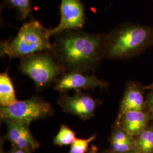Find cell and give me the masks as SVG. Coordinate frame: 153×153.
Segmentation results:
<instances>
[{"mask_svg": "<svg viewBox=\"0 0 153 153\" xmlns=\"http://www.w3.org/2000/svg\"><path fill=\"white\" fill-rule=\"evenodd\" d=\"M56 36L51 52L65 71H93L104 57L105 34L69 30Z\"/></svg>", "mask_w": 153, "mask_h": 153, "instance_id": "1", "label": "cell"}, {"mask_svg": "<svg viewBox=\"0 0 153 153\" xmlns=\"http://www.w3.org/2000/svg\"><path fill=\"white\" fill-rule=\"evenodd\" d=\"M153 45V26L124 23L105 34L104 57L125 60Z\"/></svg>", "mask_w": 153, "mask_h": 153, "instance_id": "2", "label": "cell"}, {"mask_svg": "<svg viewBox=\"0 0 153 153\" xmlns=\"http://www.w3.org/2000/svg\"><path fill=\"white\" fill-rule=\"evenodd\" d=\"M47 28L38 21L31 19L23 25L16 37L11 41L1 43V56H7L10 59H23L39 52L51 51L52 44Z\"/></svg>", "mask_w": 153, "mask_h": 153, "instance_id": "3", "label": "cell"}, {"mask_svg": "<svg viewBox=\"0 0 153 153\" xmlns=\"http://www.w3.org/2000/svg\"><path fill=\"white\" fill-rule=\"evenodd\" d=\"M19 68L30 77L38 88H43L56 80L65 72L52 55L39 52L21 59Z\"/></svg>", "mask_w": 153, "mask_h": 153, "instance_id": "4", "label": "cell"}, {"mask_svg": "<svg viewBox=\"0 0 153 153\" xmlns=\"http://www.w3.org/2000/svg\"><path fill=\"white\" fill-rule=\"evenodd\" d=\"M53 109L49 103L39 97L18 100L9 106L1 107V120L14 121L30 125L33 121L43 119L52 114Z\"/></svg>", "mask_w": 153, "mask_h": 153, "instance_id": "5", "label": "cell"}, {"mask_svg": "<svg viewBox=\"0 0 153 153\" xmlns=\"http://www.w3.org/2000/svg\"><path fill=\"white\" fill-rule=\"evenodd\" d=\"M85 9L80 0H61L60 21L53 28L47 29L51 38L69 30H80L85 23Z\"/></svg>", "mask_w": 153, "mask_h": 153, "instance_id": "6", "label": "cell"}, {"mask_svg": "<svg viewBox=\"0 0 153 153\" xmlns=\"http://www.w3.org/2000/svg\"><path fill=\"white\" fill-rule=\"evenodd\" d=\"M106 82L100 80L94 74L79 71H71L64 74L55 83V90L60 93L69 90H90L106 88Z\"/></svg>", "mask_w": 153, "mask_h": 153, "instance_id": "7", "label": "cell"}, {"mask_svg": "<svg viewBox=\"0 0 153 153\" xmlns=\"http://www.w3.org/2000/svg\"><path fill=\"white\" fill-rule=\"evenodd\" d=\"M57 103L65 112L76 115L82 120L93 117L97 106V101L94 99L79 92L72 96L63 95Z\"/></svg>", "mask_w": 153, "mask_h": 153, "instance_id": "8", "label": "cell"}, {"mask_svg": "<svg viewBox=\"0 0 153 153\" xmlns=\"http://www.w3.org/2000/svg\"><path fill=\"white\" fill-rule=\"evenodd\" d=\"M7 126L5 138L14 147L31 152L39 146V143L33 137L30 125L14 121L5 122Z\"/></svg>", "mask_w": 153, "mask_h": 153, "instance_id": "9", "label": "cell"}, {"mask_svg": "<svg viewBox=\"0 0 153 153\" xmlns=\"http://www.w3.org/2000/svg\"><path fill=\"white\" fill-rule=\"evenodd\" d=\"M152 119L149 112L145 111H131L118 115L116 126L136 137L147 127L150 120Z\"/></svg>", "mask_w": 153, "mask_h": 153, "instance_id": "10", "label": "cell"}, {"mask_svg": "<svg viewBox=\"0 0 153 153\" xmlns=\"http://www.w3.org/2000/svg\"><path fill=\"white\" fill-rule=\"evenodd\" d=\"M146 108V100L142 90L136 84H130L122 99L119 115L131 111H145Z\"/></svg>", "mask_w": 153, "mask_h": 153, "instance_id": "11", "label": "cell"}, {"mask_svg": "<svg viewBox=\"0 0 153 153\" xmlns=\"http://www.w3.org/2000/svg\"><path fill=\"white\" fill-rule=\"evenodd\" d=\"M111 144L114 153H128L134 150V137L117 126L112 133Z\"/></svg>", "mask_w": 153, "mask_h": 153, "instance_id": "12", "label": "cell"}, {"mask_svg": "<svg viewBox=\"0 0 153 153\" xmlns=\"http://www.w3.org/2000/svg\"><path fill=\"white\" fill-rule=\"evenodd\" d=\"M18 101L14 86L7 71L0 74V105L2 107L9 106Z\"/></svg>", "mask_w": 153, "mask_h": 153, "instance_id": "13", "label": "cell"}, {"mask_svg": "<svg viewBox=\"0 0 153 153\" xmlns=\"http://www.w3.org/2000/svg\"><path fill=\"white\" fill-rule=\"evenodd\" d=\"M134 150L138 153H153V127H147L134 137Z\"/></svg>", "mask_w": 153, "mask_h": 153, "instance_id": "14", "label": "cell"}, {"mask_svg": "<svg viewBox=\"0 0 153 153\" xmlns=\"http://www.w3.org/2000/svg\"><path fill=\"white\" fill-rule=\"evenodd\" d=\"M4 2L16 11L17 17L20 20L27 18L33 10L31 0H4Z\"/></svg>", "mask_w": 153, "mask_h": 153, "instance_id": "15", "label": "cell"}, {"mask_svg": "<svg viewBox=\"0 0 153 153\" xmlns=\"http://www.w3.org/2000/svg\"><path fill=\"white\" fill-rule=\"evenodd\" d=\"M76 140V133L66 125L61 126L60 131L55 136L53 142L59 146L71 145Z\"/></svg>", "mask_w": 153, "mask_h": 153, "instance_id": "16", "label": "cell"}, {"mask_svg": "<svg viewBox=\"0 0 153 153\" xmlns=\"http://www.w3.org/2000/svg\"><path fill=\"white\" fill-rule=\"evenodd\" d=\"M96 135H93L87 139H76L71 145L68 153H86L90 142L95 140Z\"/></svg>", "mask_w": 153, "mask_h": 153, "instance_id": "17", "label": "cell"}, {"mask_svg": "<svg viewBox=\"0 0 153 153\" xmlns=\"http://www.w3.org/2000/svg\"><path fill=\"white\" fill-rule=\"evenodd\" d=\"M150 89H152V91L148 95V98L146 100V105L148 112L152 116V119H153V88H151Z\"/></svg>", "mask_w": 153, "mask_h": 153, "instance_id": "18", "label": "cell"}, {"mask_svg": "<svg viewBox=\"0 0 153 153\" xmlns=\"http://www.w3.org/2000/svg\"><path fill=\"white\" fill-rule=\"evenodd\" d=\"M9 153H30L28 152L23 150L22 149H18L16 147H14V148L11 150V152Z\"/></svg>", "mask_w": 153, "mask_h": 153, "instance_id": "19", "label": "cell"}, {"mask_svg": "<svg viewBox=\"0 0 153 153\" xmlns=\"http://www.w3.org/2000/svg\"><path fill=\"white\" fill-rule=\"evenodd\" d=\"M88 153H97V149L95 146H93L91 150L89 151V152H88Z\"/></svg>", "mask_w": 153, "mask_h": 153, "instance_id": "20", "label": "cell"}, {"mask_svg": "<svg viewBox=\"0 0 153 153\" xmlns=\"http://www.w3.org/2000/svg\"><path fill=\"white\" fill-rule=\"evenodd\" d=\"M153 88V83H152L151 85H150V86H147V87H146L145 88H147V89H150L151 88Z\"/></svg>", "mask_w": 153, "mask_h": 153, "instance_id": "21", "label": "cell"}, {"mask_svg": "<svg viewBox=\"0 0 153 153\" xmlns=\"http://www.w3.org/2000/svg\"><path fill=\"white\" fill-rule=\"evenodd\" d=\"M138 153L136 152H135L134 150H132L131 152H128V153Z\"/></svg>", "mask_w": 153, "mask_h": 153, "instance_id": "22", "label": "cell"}]
</instances>
